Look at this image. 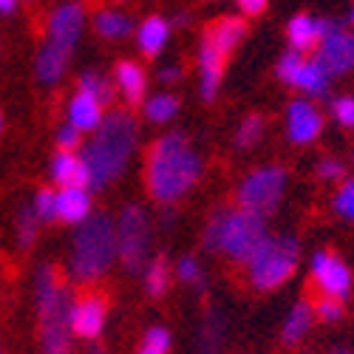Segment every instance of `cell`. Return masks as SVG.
<instances>
[{"label": "cell", "mask_w": 354, "mask_h": 354, "mask_svg": "<svg viewBox=\"0 0 354 354\" xmlns=\"http://www.w3.org/2000/svg\"><path fill=\"white\" fill-rule=\"evenodd\" d=\"M0 131H3V116H0Z\"/></svg>", "instance_id": "45"}, {"label": "cell", "mask_w": 354, "mask_h": 354, "mask_svg": "<svg viewBox=\"0 0 354 354\" xmlns=\"http://www.w3.org/2000/svg\"><path fill=\"white\" fill-rule=\"evenodd\" d=\"M301 261V247L292 235H267L250 261V281L255 289L270 292L292 278Z\"/></svg>", "instance_id": "5"}, {"label": "cell", "mask_w": 354, "mask_h": 354, "mask_svg": "<svg viewBox=\"0 0 354 354\" xmlns=\"http://www.w3.org/2000/svg\"><path fill=\"white\" fill-rule=\"evenodd\" d=\"M139 142V128L136 120L125 111H113L108 113L102 125L97 128V136L88 142L82 151V159L88 165V187H108L116 176H122L128 167V159L136 151Z\"/></svg>", "instance_id": "2"}, {"label": "cell", "mask_w": 354, "mask_h": 354, "mask_svg": "<svg viewBox=\"0 0 354 354\" xmlns=\"http://www.w3.org/2000/svg\"><path fill=\"white\" fill-rule=\"evenodd\" d=\"M145 286H147V292H151L153 298H159V295L167 292V286H170V267H167L165 255L153 258V263L145 270Z\"/></svg>", "instance_id": "27"}, {"label": "cell", "mask_w": 354, "mask_h": 354, "mask_svg": "<svg viewBox=\"0 0 354 354\" xmlns=\"http://www.w3.org/2000/svg\"><path fill=\"white\" fill-rule=\"evenodd\" d=\"M267 241V227H263V216L250 213V210H230V218L224 224V239H221V252H227L235 263H250L258 247Z\"/></svg>", "instance_id": "8"}, {"label": "cell", "mask_w": 354, "mask_h": 354, "mask_svg": "<svg viewBox=\"0 0 354 354\" xmlns=\"http://www.w3.org/2000/svg\"><path fill=\"white\" fill-rule=\"evenodd\" d=\"M116 82L122 88V97L131 102V105H139L145 100V88H147V80H145V71L131 63V60H122L116 66Z\"/></svg>", "instance_id": "22"}, {"label": "cell", "mask_w": 354, "mask_h": 354, "mask_svg": "<svg viewBox=\"0 0 354 354\" xmlns=\"http://www.w3.org/2000/svg\"><path fill=\"white\" fill-rule=\"evenodd\" d=\"M329 354H354V351H348V348H335V351H329Z\"/></svg>", "instance_id": "44"}, {"label": "cell", "mask_w": 354, "mask_h": 354, "mask_svg": "<svg viewBox=\"0 0 354 354\" xmlns=\"http://www.w3.org/2000/svg\"><path fill=\"white\" fill-rule=\"evenodd\" d=\"M351 23H354V6H351Z\"/></svg>", "instance_id": "46"}, {"label": "cell", "mask_w": 354, "mask_h": 354, "mask_svg": "<svg viewBox=\"0 0 354 354\" xmlns=\"http://www.w3.org/2000/svg\"><path fill=\"white\" fill-rule=\"evenodd\" d=\"M159 80H162V82H173V80H179V68H176V66H167V68H162Z\"/></svg>", "instance_id": "41"}, {"label": "cell", "mask_w": 354, "mask_h": 354, "mask_svg": "<svg viewBox=\"0 0 354 354\" xmlns=\"http://www.w3.org/2000/svg\"><path fill=\"white\" fill-rule=\"evenodd\" d=\"M170 26L162 17H151L139 26V48L145 51V57H156L162 51V46L167 43Z\"/></svg>", "instance_id": "24"}, {"label": "cell", "mask_w": 354, "mask_h": 354, "mask_svg": "<svg viewBox=\"0 0 354 354\" xmlns=\"http://www.w3.org/2000/svg\"><path fill=\"white\" fill-rule=\"evenodd\" d=\"M201 176V159L185 139V133H167L153 142L147 153L145 182L151 196L162 204L182 198Z\"/></svg>", "instance_id": "1"}, {"label": "cell", "mask_w": 354, "mask_h": 354, "mask_svg": "<svg viewBox=\"0 0 354 354\" xmlns=\"http://www.w3.org/2000/svg\"><path fill=\"white\" fill-rule=\"evenodd\" d=\"M239 6H241V12H244V15L258 17L263 9H267V0H239Z\"/></svg>", "instance_id": "40"}, {"label": "cell", "mask_w": 354, "mask_h": 354, "mask_svg": "<svg viewBox=\"0 0 354 354\" xmlns=\"http://www.w3.org/2000/svg\"><path fill=\"white\" fill-rule=\"evenodd\" d=\"M244 37H247V23L241 17H221L218 23H213L207 28V35H204V40L210 46H216L224 57L239 48Z\"/></svg>", "instance_id": "17"}, {"label": "cell", "mask_w": 354, "mask_h": 354, "mask_svg": "<svg viewBox=\"0 0 354 354\" xmlns=\"http://www.w3.org/2000/svg\"><path fill=\"white\" fill-rule=\"evenodd\" d=\"M116 247H120L125 270L139 275L147 261V247H151V221L139 204H128L116 221Z\"/></svg>", "instance_id": "6"}, {"label": "cell", "mask_w": 354, "mask_h": 354, "mask_svg": "<svg viewBox=\"0 0 354 354\" xmlns=\"http://www.w3.org/2000/svg\"><path fill=\"white\" fill-rule=\"evenodd\" d=\"M91 216V196L85 187H63L57 193V218L68 224H82Z\"/></svg>", "instance_id": "18"}, {"label": "cell", "mask_w": 354, "mask_h": 354, "mask_svg": "<svg viewBox=\"0 0 354 354\" xmlns=\"http://www.w3.org/2000/svg\"><path fill=\"white\" fill-rule=\"evenodd\" d=\"M120 252L116 247V227L113 221L100 213L88 216L74 232V252H71V278L80 283H91L102 278Z\"/></svg>", "instance_id": "4"}, {"label": "cell", "mask_w": 354, "mask_h": 354, "mask_svg": "<svg viewBox=\"0 0 354 354\" xmlns=\"http://www.w3.org/2000/svg\"><path fill=\"white\" fill-rule=\"evenodd\" d=\"M88 354H105V351L100 346H91V348H88Z\"/></svg>", "instance_id": "43"}, {"label": "cell", "mask_w": 354, "mask_h": 354, "mask_svg": "<svg viewBox=\"0 0 354 354\" xmlns=\"http://www.w3.org/2000/svg\"><path fill=\"white\" fill-rule=\"evenodd\" d=\"M105 315H108V306L100 295H85V298L74 301V315H71L74 335H80L85 340L100 337L105 329Z\"/></svg>", "instance_id": "14"}, {"label": "cell", "mask_w": 354, "mask_h": 354, "mask_svg": "<svg viewBox=\"0 0 354 354\" xmlns=\"http://www.w3.org/2000/svg\"><path fill=\"white\" fill-rule=\"evenodd\" d=\"M35 213L40 221H54L57 218V196L54 190H40L35 196Z\"/></svg>", "instance_id": "35"}, {"label": "cell", "mask_w": 354, "mask_h": 354, "mask_svg": "<svg viewBox=\"0 0 354 354\" xmlns=\"http://www.w3.org/2000/svg\"><path fill=\"white\" fill-rule=\"evenodd\" d=\"M17 9V0H0V15H12Z\"/></svg>", "instance_id": "42"}, {"label": "cell", "mask_w": 354, "mask_h": 354, "mask_svg": "<svg viewBox=\"0 0 354 354\" xmlns=\"http://www.w3.org/2000/svg\"><path fill=\"white\" fill-rule=\"evenodd\" d=\"M80 91L97 97L102 105L113 100V88H111V82H108L102 74H97V71H85V74L80 77Z\"/></svg>", "instance_id": "31"}, {"label": "cell", "mask_w": 354, "mask_h": 354, "mask_svg": "<svg viewBox=\"0 0 354 354\" xmlns=\"http://www.w3.org/2000/svg\"><path fill=\"white\" fill-rule=\"evenodd\" d=\"M37 292V317H40V346L43 354H71V315H74V301L71 292L57 275L54 267L43 263L37 270L35 281Z\"/></svg>", "instance_id": "3"}, {"label": "cell", "mask_w": 354, "mask_h": 354, "mask_svg": "<svg viewBox=\"0 0 354 354\" xmlns=\"http://www.w3.org/2000/svg\"><path fill=\"white\" fill-rule=\"evenodd\" d=\"M37 224H40V218L35 213V204H26L17 218V241L23 250H32V244L37 239Z\"/></svg>", "instance_id": "29"}, {"label": "cell", "mask_w": 354, "mask_h": 354, "mask_svg": "<svg viewBox=\"0 0 354 354\" xmlns=\"http://www.w3.org/2000/svg\"><path fill=\"white\" fill-rule=\"evenodd\" d=\"M94 26H97V32L102 37H108V40H120V37L131 35V28H133L131 17H125L120 12H100L97 20H94Z\"/></svg>", "instance_id": "26"}, {"label": "cell", "mask_w": 354, "mask_h": 354, "mask_svg": "<svg viewBox=\"0 0 354 354\" xmlns=\"http://www.w3.org/2000/svg\"><path fill=\"white\" fill-rule=\"evenodd\" d=\"M68 57H71V54H66L63 48L46 43V46L40 48V54H37V63H35L37 80H40V82H57V80L63 77L66 66H68Z\"/></svg>", "instance_id": "23"}, {"label": "cell", "mask_w": 354, "mask_h": 354, "mask_svg": "<svg viewBox=\"0 0 354 354\" xmlns=\"http://www.w3.org/2000/svg\"><path fill=\"white\" fill-rule=\"evenodd\" d=\"M286 37L295 51H309V48L320 46V26L309 15H295L286 26Z\"/></svg>", "instance_id": "20"}, {"label": "cell", "mask_w": 354, "mask_h": 354, "mask_svg": "<svg viewBox=\"0 0 354 354\" xmlns=\"http://www.w3.org/2000/svg\"><path fill=\"white\" fill-rule=\"evenodd\" d=\"M80 133L74 125H66L60 131V136H57V145H60V151H77V145H80Z\"/></svg>", "instance_id": "39"}, {"label": "cell", "mask_w": 354, "mask_h": 354, "mask_svg": "<svg viewBox=\"0 0 354 354\" xmlns=\"http://www.w3.org/2000/svg\"><path fill=\"white\" fill-rule=\"evenodd\" d=\"M317 63L326 68V74H346L354 68V35L343 26H335L332 32L317 46Z\"/></svg>", "instance_id": "10"}, {"label": "cell", "mask_w": 354, "mask_h": 354, "mask_svg": "<svg viewBox=\"0 0 354 354\" xmlns=\"http://www.w3.org/2000/svg\"><path fill=\"white\" fill-rule=\"evenodd\" d=\"M317 317L326 320V323H337L343 317V301L340 298H332V295H323V298L317 301Z\"/></svg>", "instance_id": "36"}, {"label": "cell", "mask_w": 354, "mask_h": 354, "mask_svg": "<svg viewBox=\"0 0 354 354\" xmlns=\"http://www.w3.org/2000/svg\"><path fill=\"white\" fill-rule=\"evenodd\" d=\"M230 218V207H218L210 221H207V230H204V250L210 252H221V239H224V224Z\"/></svg>", "instance_id": "30"}, {"label": "cell", "mask_w": 354, "mask_h": 354, "mask_svg": "<svg viewBox=\"0 0 354 354\" xmlns=\"http://www.w3.org/2000/svg\"><path fill=\"white\" fill-rule=\"evenodd\" d=\"M68 120L77 131H97L102 125V102L91 94H85L80 91L71 102H68Z\"/></svg>", "instance_id": "19"}, {"label": "cell", "mask_w": 354, "mask_h": 354, "mask_svg": "<svg viewBox=\"0 0 354 354\" xmlns=\"http://www.w3.org/2000/svg\"><path fill=\"white\" fill-rule=\"evenodd\" d=\"M179 278L185 281V283H190V286H196L198 292H204V275H201V267H198V261L193 258V255H185L182 261H179Z\"/></svg>", "instance_id": "34"}, {"label": "cell", "mask_w": 354, "mask_h": 354, "mask_svg": "<svg viewBox=\"0 0 354 354\" xmlns=\"http://www.w3.org/2000/svg\"><path fill=\"white\" fill-rule=\"evenodd\" d=\"M198 68H201V97L210 102L218 91V85H221L224 54L216 46H210L207 40L201 43V51H198Z\"/></svg>", "instance_id": "15"}, {"label": "cell", "mask_w": 354, "mask_h": 354, "mask_svg": "<svg viewBox=\"0 0 354 354\" xmlns=\"http://www.w3.org/2000/svg\"><path fill=\"white\" fill-rule=\"evenodd\" d=\"M286 131H289V139L295 145L315 142L320 136V131H323V116L312 102L295 100L289 105V113H286Z\"/></svg>", "instance_id": "13"}, {"label": "cell", "mask_w": 354, "mask_h": 354, "mask_svg": "<svg viewBox=\"0 0 354 354\" xmlns=\"http://www.w3.org/2000/svg\"><path fill=\"white\" fill-rule=\"evenodd\" d=\"M261 133H263V120L258 113H252V116H247V120L239 125V131H235V147H241V151H247V147H252V145H258V139H261Z\"/></svg>", "instance_id": "32"}, {"label": "cell", "mask_w": 354, "mask_h": 354, "mask_svg": "<svg viewBox=\"0 0 354 354\" xmlns=\"http://www.w3.org/2000/svg\"><path fill=\"white\" fill-rule=\"evenodd\" d=\"M283 190H286V170L283 167H258L239 185L235 198H239L241 210H250V213H258V216L267 218L281 204Z\"/></svg>", "instance_id": "7"}, {"label": "cell", "mask_w": 354, "mask_h": 354, "mask_svg": "<svg viewBox=\"0 0 354 354\" xmlns=\"http://www.w3.org/2000/svg\"><path fill=\"white\" fill-rule=\"evenodd\" d=\"M82 23H85V12L80 3H63L60 9H54L51 23H48V43L63 48L66 54L74 51L80 35H82Z\"/></svg>", "instance_id": "11"}, {"label": "cell", "mask_w": 354, "mask_h": 354, "mask_svg": "<svg viewBox=\"0 0 354 354\" xmlns=\"http://www.w3.org/2000/svg\"><path fill=\"white\" fill-rule=\"evenodd\" d=\"M317 176H320V179H326V182L343 179V165H340L337 159H323V162L317 165Z\"/></svg>", "instance_id": "38"}, {"label": "cell", "mask_w": 354, "mask_h": 354, "mask_svg": "<svg viewBox=\"0 0 354 354\" xmlns=\"http://www.w3.org/2000/svg\"><path fill=\"white\" fill-rule=\"evenodd\" d=\"M312 275L320 283L323 295H332V298H343V295L351 289V272H348V267H346L340 258H335L329 252H317L312 258Z\"/></svg>", "instance_id": "12"}, {"label": "cell", "mask_w": 354, "mask_h": 354, "mask_svg": "<svg viewBox=\"0 0 354 354\" xmlns=\"http://www.w3.org/2000/svg\"><path fill=\"white\" fill-rule=\"evenodd\" d=\"M51 176L63 187H88V165L74 151H60L51 162Z\"/></svg>", "instance_id": "16"}, {"label": "cell", "mask_w": 354, "mask_h": 354, "mask_svg": "<svg viewBox=\"0 0 354 354\" xmlns=\"http://www.w3.org/2000/svg\"><path fill=\"white\" fill-rule=\"evenodd\" d=\"M312 317H315V309H312L306 301H301L298 306L289 312V317H286V323H283V332H281L283 343L292 346V343L304 340V335L312 329Z\"/></svg>", "instance_id": "25"}, {"label": "cell", "mask_w": 354, "mask_h": 354, "mask_svg": "<svg viewBox=\"0 0 354 354\" xmlns=\"http://www.w3.org/2000/svg\"><path fill=\"white\" fill-rule=\"evenodd\" d=\"M176 111H179V100L170 97V94H159V97H151L145 105V113L151 122H167L176 116Z\"/></svg>", "instance_id": "28"}, {"label": "cell", "mask_w": 354, "mask_h": 354, "mask_svg": "<svg viewBox=\"0 0 354 354\" xmlns=\"http://www.w3.org/2000/svg\"><path fill=\"white\" fill-rule=\"evenodd\" d=\"M167 348H170V335H167V329L153 326L151 332L145 335V343H142L139 354H167Z\"/></svg>", "instance_id": "33"}, {"label": "cell", "mask_w": 354, "mask_h": 354, "mask_svg": "<svg viewBox=\"0 0 354 354\" xmlns=\"http://www.w3.org/2000/svg\"><path fill=\"white\" fill-rule=\"evenodd\" d=\"M335 210H337L340 216H346V218H354V179H348V182L337 190V196H335Z\"/></svg>", "instance_id": "37"}, {"label": "cell", "mask_w": 354, "mask_h": 354, "mask_svg": "<svg viewBox=\"0 0 354 354\" xmlns=\"http://www.w3.org/2000/svg\"><path fill=\"white\" fill-rule=\"evenodd\" d=\"M278 77L295 88H301V91L312 94V97H320V94H326V88H329V74L326 68H323L317 60L315 63H306L301 51H286L281 57V63H278Z\"/></svg>", "instance_id": "9"}, {"label": "cell", "mask_w": 354, "mask_h": 354, "mask_svg": "<svg viewBox=\"0 0 354 354\" xmlns=\"http://www.w3.org/2000/svg\"><path fill=\"white\" fill-rule=\"evenodd\" d=\"M351 128H354V125H351Z\"/></svg>", "instance_id": "47"}, {"label": "cell", "mask_w": 354, "mask_h": 354, "mask_svg": "<svg viewBox=\"0 0 354 354\" xmlns=\"http://www.w3.org/2000/svg\"><path fill=\"white\" fill-rule=\"evenodd\" d=\"M224 315L218 309H210L201 320V329H198V354H218L221 343H224Z\"/></svg>", "instance_id": "21"}]
</instances>
